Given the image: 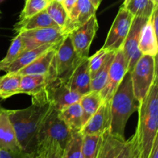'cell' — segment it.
<instances>
[{
  "label": "cell",
  "instance_id": "9",
  "mask_svg": "<svg viewBox=\"0 0 158 158\" xmlns=\"http://www.w3.org/2000/svg\"><path fill=\"white\" fill-rule=\"evenodd\" d=\"M18 34L23 41L26 50L43 45L57 43L67 35L64 29L59 26L26 30Z\"/></svg>",
  "mask_w": 158,
  "mask_h": 158
},
{
  "label": "cell",
  "instance_id": "6",
  "mask_svg": "<svg viewBox=\"0 0 158 158\" xmlns=\"http://www.w3.org/2000/svg\"><path fill=\"white\" fill-rule=\"evenodd\" d=\"M134 16L124 7H120L113 22L103 47L109 52H116L121 49L129 32Z\"/></svg>",
  "mask_w": 158,
  "mask_h": 158
},
{
  "label": "cell",
  "instance_id": "22",
  "mask_svg": "<svg viewBox=\"0 0 158 158\" xmlns=\"http://www.w3.org/2000/svg\"><path fill=\"white\" fill-rule=\"evenodd\" d=\"M139 49L143 55L157 56L158 52L157 35L154 32L149 19L140 32Z\"/></svg>",
  "mask_w": 158,
  "mask_h": 158
},
{
  "label": "cell",
  "instance_id": "21",
  "mask_svg": "<svg viewBox=\"0 0 158 158\" xmlns=\"http://www.w3.org/2000/svg\"><path fill=\"white\" fill-rule=\"evenodd\" d=\"M57 43L43 45V46H39V47L34 48V49L26 50L23 52V54L19 57H18L15 61L12 62L9 66L5 67L2 70H4L6 73H18L20 69L24 68L25 66H28L29 63L36 60L39 56L44 53L46 50L56 45Z\"/></svg>",
  "mask_w": 158,
  "mask_h": 158
},
{
  "label": "cell",
  "instance_id": "8",
  "mask_svg": "<svg viewBox=\"0 0 158 158\" xmlns=\"http://www.w3.org/2000/svg\"><path fill=\"white\" fill-rule=\"evenodd\" d=\"M98 22L96 15L86 23L69 32L73 46L80 59L88 58L92 42L98 30Z\"/></svg>",
  "mask_w": 158,
  "mask_h": 158
},
{
  "label": "cell",
  "instance_id": "28",
  "mask_svg": "<svg viewBox=\"0 0 158 158\" xmlns=\"http://www.w3.org/2000/svg\"><path fill=\"white\" fill-rule=\"evenodd\" d=\"M25 51H26V49H25L23 41L22 40L20 35L17 34V35H15V38L12 40L6 56L0 61V67L2 68V70L5 67L11 64L12 62L15 61Z\"/></svg>",
  "mask_w": 158,
  "mask_h": 158
},
{
  "label": "cell",
  "instance_id": "13",
  "mask_svg": "<svg viewBox=\"0 0 158 158\" xmlns=\"http://www.w3.org/2000/svg\"><path fill=\"white\" fill-rule=\"evenodd\" d=\"M97 10L89 0H77L75 6L68 13L65 32L68 34L74 29L86 23L93 15H96Z\"/></svg>",
  "mask_w": 158,
  "mask_h": 158
},
{
  "label": "cell",
  "instance_id": "37",
  "mask_svg": "<svg viewBox=\"0 0 158 158\" xmlns=\"http://www.w3.org/2000/svg\"><path fill=\"white\" fill-rule=\"evenodd\" d=\"M149 20L151 22L154 32L157 35L158 33V6H155L152 11V13L150 15Z\"/></svg>",
  "mask_w": 158,
  "mask_h": 158
},
{
  "label": "cell",
  "instance_id": "42",
  "mask_svg": "<svg viewBox=\"0 0 158 158\" xmlns=\"http://www.w3.org/2000/svg\"><path fill=\"white\" fill-rule=\"evenodd\" d=\"M150 1L152 2V4L154 5V6H158V0H150Z\"/></svg>",
  "mask_w": 158,
  "mask_h": 158
},
{
  "label": "cell",
  "instance_id": "34",
  "mask_svg": "<svg viewBox=\"0 0 158 158\" xmlns=\"http://www.w3.org/2000/svg\"><path fill=\"white\" fill-rule=\"evenodd\" d=\"M109 52V51L106 50L103 48H101L100 50L97 51L92 56L88 57L91 79L95 75L96 73L99 70V69L101 67L102 65L103 64V63L106 60Z\"/></svg>",
  "mask_w": 158,
  "mask_h": 158
},
{
  "label": "cell",
  "instance_id": "46",
  "mask_svg": "<svg viewBox=\"0 0 158 158\" xmlns=\"http://www.w3.org/2000/svg\"><path fill=\"white\" fill-rule=\"evenodd\" d=\"M50 1H52V0H50Z\"/></svg>",
  "mask_w": 158,
  "mask_h": 158
},
{
  "label": "cell",
  "instance_id": "24",
  "mask_svg": "<svg viewBox=\"0 0 158 158\" xmlns=\"http://www.w3.org/2000/svg\"><path fill=\"white\" fill-rule=\"evenodd\" d=\"M103 102L100 92L90 91L80 98V103L82 109V123L83 126L94 115Z\"/></svg>",
  "mask_w": 158,
  "mask_h": 158
},
{
  "label": "cell",
  "instance_id": "11",
  "mask_svg": "<svg viewBox=\"0 0 158 158\" xmlns=\"http://www.w3.org/2000/svg\"><path fill=\"white\" fill-rule=\"evenodd\" d=\"M127 72V63L122 49L116 51L115 56L110 65L107 80L100 94L103 101H110L117 91L119 85Z\"/></svg>",
  "mask_w": 158,
  "mask_h": 158
},
{
  "label": "cell",
  "instance_id": "30",
  "mask_svg": "<svg viewBox=\"0 0 158 158\" xmlns=\"http://www.w3.org/2000/svg\"><path fill=\"white\" fill-rule=\"evenodd\" d=\"M154 7L150 0H131L126 9L134 17L149 18Z\"/></svg>",
  "mask_w": 158,
  "mask_h": 158
},
{
  "label": "cell",
  "instance_id": "31",
  "mask_svg": "<svg viewBox=\"0 0 158 158\" xmlns=\"http://www.w3.org/2000/svg\"><path fill=\"white\" fill-rule=\"evenodd\" d=\"M46 11L57 26L64 29L68 19V13L62 3L52 0L46 7Z\"/></svg>",
  "mask_w": 158,
  "mask_h": 158
},
{
  "label": "cell",
  "instance_id": "40",
  "mask_svg": "<svg viewBox=\"0 0 158 158\" xmlns=\"http://www.w3.org/2000/svg\"><path fill=\"white\" fill-rule=\"evenodd\" d=\"M89 2H90L91 3H92L93 5H94V7L96 8V9H98L99 6H100V3H101V2L103 1V0H89Z\"/></svg>",
  "mask_w": 158,
  "mask_h": 158
},
{
  "label": "cell",
  "instance_id": "26",
  "mask_svg": "<svg viewBox=\"0 0 158 158\" xmlns=\"http://www.w3.org/2000/svg\"><path fill=\"white\" fill-rule=\"evenodd\" d=\"M21 75L19 73H6L0 77V98H9L19 94Z\"/></svg>",
  "mask_w": 158,
  "mask_h": 158
},
{
  "label": "cell",
  "instance_id": "45",
  "mask_svg": "<svg viewBox=\"0 0 158 158\" xmlns=\"http://www.w3.org/2000/svg\"><path fill=\"white\" fill-rule=\"evenodd\" d=\"M2 70V68L1 67H0V71H1Z\"/></svg>",
  "mask_w": 158,
  "mask_h": 158
},
{
  "label": "cell",
  "instance_id": "5",
  "mask_svg": "<svg viewBox=\"0 0 158 158\" xmlns=\"http://www.w3.org/2000/svg\"><path fill=\"white\" fill-rule=\"evenodd\" d=\"M73 131L60 118L58 110L51 104L37 136V143L43 140H55L64 149L72 136Z\"/></svg>",
  "mask_w": 158,
  "mask_h": 158
},
{
  "label": "cell",
  "instance_id": "43",
  "mask_svg": "<svg viewBox=\"0 0 158 158\" xmlns=\"http://www.w3.org/2000/svg\"><path fill=\"white\" fill-rule=\"evenodd\" d=\"M55 1H56V2H60V3H63V0H55Z\"/></svg>",
  "mask_w": 158,
  "mask_h": 158
},
{
  "label": "cell",
  "instance_id": "15",
  "mask_svg": "<svg viewBox=\"0 0 158 158\" xmlns=\"http://www.w3.org/2000/svg\"><path fill=\"white\" fill-rule=\"evenodd\" d=\"M91 77L88 58L82 59L67 81V85L72 90L84 95L91 91Z\"/></svg>",
  "mask_w": 158,
  "mask_h": 158
},
{
  "label": "cell",
  "instance_id": "20",
  "mask_svg": "<svg viewBox=\"0 0 158 158\" xmlns=\"http://www.w3.org/2000/svg\"><path fill=\"white\" fill-rule=\"evenodd\" d=\"M54 26H58L49 17L47 12L45 9L29 18L19 20V22H17L14 26V30L17 33H19L23 31L42 29V28L54 27Z\"/></svg>",
  "mask_w": 158,
  "mask_h": 158
},
{
  "label": "cell",
  "instance_id": "38",
  "mask_svg": "<svg viewBox=\"0 0 158 158\" xmlns=\"http://www.w3.org/2000/svg\"><path fill=\"white\" fill-rule=\"evenodd\" d=\"M77 2V0H63L62 5L63 6L64 9H66L67 13H69V12L71 11V9H73V7L75 6Z\"/></svg>",
  "mask_w": 158,
  "mask_h": 158
},
{
  "label": "cell",
  "instance_id": "12",
  "mask_svg": "<svg viewBox=\"0 0 158 158\" xmlns=\"http://www.w3.org/2000/svg\"><path fill=\"white\" fill-rule=\"evenodd\" d=\"M110 100L103 101L95 114L86 122L80 132L83 135H102L110 130Z\"/></svg>",
  "mask_w": 158,
  "mask_h": 158
},
{
  "label": "cell",
  "instance_id": "18",
  "mask_svg": "<svg viewBox=\"0 0 158 158\" xmlns=\"http://www.w3.org/2000/svg\"><path fill=\"white\" fill-rule=\"evenodd\" d=\"M126 140L106 131L101 135L100 147L96 158H117Z\"/></svg>",
  "mask_w": 158,
  "mask_h": 158
},
{
  "label": "cell",
  "instance_id": "16",
  "mask_svg": "<svg viewBox=\"0 0 158 158\" xmlns=\"http://www.w3.org/2000/svg\"><path fill=\"white\" fill-rule=\"evenodd\" d=\"M60 43L46 50L44 53L42 54L33 62L29 63L28 66L20 69L18 72L19 73L21 76L29 75V74H35V75L48 74V73L50 70L51 66H52L54 56H55L56 52L57 47H58Z\"/></svg>",
  "mask_w": 158,
  "mask_h": 158
},
{
  "label": "cell",
  "instance_id": "35",
  "mask_svg": "<svg viewBox=\"0 0 158 158\" xmlns=\"http://www.w3.org/2000/svg\"><path fill=\"white\" fill-rule=\"evenodd\" d=\"M117 158H139L138 147L136 135H133L125 141L124 145Z\"/></svg>",
  "mask_w": 158,
  "mask_h": 158
},
{
  "label": "cell",
  "instance_id": "17",
  "mask_svg": "<svg viewBox=\"0 0 158 158\" xmlns=\"http://www.w3.org/2000/svg\"><path fill=\"white\" fill-rule=\"evenodd\" d=\"M47 80V75L29 74L21 76L19 94H27L32 98L45 95Z\"/></svg>",
  "mask_w": 158,
  "mask_h": 158
},
{
  "label": "cell",
  "instance_id": "19",
  "mask_svg": "<svg viewBox=\"0 0 158 158\" xmlns=\"http://www.w3.org/2000/svg\"><path fill=\"white\" fill-rule=\"evenodd\" d=\"M0 148L9 151H22L13 127L4 110H0Z\"/></svg>",
  "mask_w": 158,
  "mask_h": 158
},
{
  "label": "cell",
  "instance_id": "32",
  "mask_svg": "<svg viewBox=\"0 0 158 158\" xmlns=\"http://www.w3.org/2000/svg\"><path fill=\"white\" fill-rule=\"evenodd\" d=\"M101 135H83V158H96L100 143Z\"/></svg>",
  "mask_w": 158,
  "mask_h": 158
},
{
  "label": "cell",
  "instance_id": "44",
  "mask_svg": "<svg viewBox=\"0 0 158 158\" xmlns=\"http://www.w3.org/2000/svg\"><path fill=\"white\" fill-rule=\"evenodd\" d=\"M3 1H4V0H0V3H2V2Z\"/></svg>",
  "mask_w": 158,
  "mask_h": 158
},
{
  "label": "cell",
  "instance_id": "4",
  "mask_svg": "<svg viewBox=\"0 0 158 158\" xmlns=\"http://www.w3.org/2000/svg\"><path fill=\"white\" fill-rule=\"evenodd\" d=\"M81 60L77 56L70 37L67 34L59 44L51 69L46 75L50 78H56L67 83Z\"/></svg>",
  "mask_w": 158,
  "mask_h": 158
},
{
  "label": "cell",
  "instance_id": "36",
  "mask_svg": "<svg viewBox=\"0 0 158 158\" xmlns=\"http://www.w3.org/2000/svg\"><path fill=\"white\" fill-rule=\"evenodd\" d=\"M0 158H31V157L30 154L23 151H9L0 148Z\"/></svg>",
  "mask_w": 158,
  "mask_h": 158
},
{
  "label": "cell",
  "instance_id": "25",
  "mask_svg": "<svg viewBox=\"0 0 158 158\" xmlns=\"http://www.w3.org/2000/svg\"><path fill=\"white\" fill-rule=\"evenodd\" d=\"M63 149L55 140H43L37 143L31 158H63Z\"/></svg>",
  "mask_w": 158,
  "mask_h": 158
},
{
  "label": "cell",
  "instance_id": "7",
  "mask_svg": "<svg viewBox=\"0 0 158 158\" xmlns=\"http://www.w3.org/2000/svg\"><path fill=\"white\" fill-rule=\"evenodd\" d=\"M47 84L45 89L48 101L58 111L66 106L80 101L82 95L72 90L66 82L61 81L56 78L47 77Z\"/></svg>",
  "mask_w": 158,
  "mask_h": 158
},
{
  "label": "cell",
  "instance_id": "3",
  "mask_svg": "<svg viewBox=\"0 0 158 158\" xmlns=\"http://www.w3.org/2000/svg\"><path fill=\"white\" fill-rule=\"evenodd\" d=\"M157 56L142 55L131 73L134 96L140 103L157 78Z\"/></svg>",
  "mask_w": 158,
  "mask_h": 158
},
{
  "label": "cell",
  "instance_id": "23",
  "mask_svg": "<svg viewBox=\"0 0 158 158\" xmlns=\"http://www.w3.org/2000/svg\"><path fill=\"white\" fill-rule=\"evenodd\" d=\"M59 117L73 132H80L82 129V109L79 102L66 106L58 111Z\"/></svg>",
  "mask_w": 158,
  "mask_h": 158
},
{
  "label": "cell",
  "instance_id": "39",
  "mask_svg": "<svg viewBox=\"0 0 158 158\" xmlns=\"http://www.w3.org/2000/svg\"><path fill=\"white\" fill-rule=\"evenodd\" d=\"M149 158H158V136L156 137L155 140H154V145H153Z\"/></svg>",
  "mask_w": 158,
  "mask_h": 158
},
{
  "label": "cell",
  "instance_id": "41",
  "mask_svg": "<svg viewBox=\"0 0 158 158\" xmlns=\"http://www.w3.org/2000/svg\"><path fill=\"white\" fill-rule=\"evenodd\" d=\"M130 1H131V0H124V2H123V5H122V7L126 8L127 6V5H128V3L130 2Z\"/></svg>",
  "mask_w": 158,
  "mask_h": 158
},
{
  "label": "cell",
  "instance_id": "1",
  "mask_svg": "<svg viewBox=\"0 0 158 158\" xmlns=\"http://www.w3.org/2000/svg\"><path fill=\"white\" fill-rule=\"evenodd\" d=\"M138 123L135 135L139 158H149L157 137L158 84L157 78L151 86L148 95L138 104Z\"/></svg>",
  "mask_w": 158,
  "mask_h": 158
},
{
  "label": "cell",
  "instance_id": "2",
  "mask_svg": "<svg viewBox=\"0 0 158 158\" xmlns=\"http://www.w3.org/2000/svg\"><path fill=\"white\" fill-rule=\"evenodd\" d=\"M133 90L131 73L127 72L110 100L111 121L109 131L125 140V127L130 117L138 109Z\"/></svg>",
  "mask_w": 158,
  "mask_h": 158
},
{
  "label": "cell",
  "instance_id": "14",
  "mask_svg": "<svg viewBox=\"0 0 158 158\" xmlns=\"http://www.w3.org/2000/svg\"><path fill=\"white\" fill-rule=\"evenodd\" d=\"M16 136L17 141L22 151L29 154V141L26 131L28 107L21 110H4Z\"/></svg>",
  "mask_w": 158,
  "mask_h": 158
},
{
  "label": "cell",
  "instance_id": "10",
  "mask_svg": "<svg viewBox=\"0 0 158 158\" xmlns=\"http://www.w3.org/2000/svg\"><path fill=\"white\" fill-rule=\"evenodd\" d=\"M149 18L134 17L129 32L125 39L121 49L127 63V72L131 73L134 66L143 54L139 49L140 32Z\"/></svg>",
  "mask_w": 158,
  "mask_h": 158
},
{
  "label": "cell",
  "instance_id": "27",
  "mask_svg": "<svg viewBox=\"0 0 158 158\" xmlns=\"http://www.w3.org/2000/svg\"><path fill=\"white\" fill-rule=\"evenodd\" d=\"M115 54L116 52H110L103 64L96 73L95 75L92 77L90 83L91 91L100 92V90L104 87L106 80H107L110 65L114 60Z\"/></svg>",
  "mask_w": 158,
  "mask_h": 158
},
{
  "label": "cell",
  "instance_id": "33",
  "mask_svg": "<svg viewBox=\"0 0 158 158\" xmlns=\"http://www.w3.org/2000/svg\"><path fill=\"white\" fill-rule=\"evenodd\" d=\"M50 2V0H26L24 8L19 15V19L29 18L45 10Z\"/></svg>",
  "mask_w": 158,
  "mask_h": 158
},
{
  "label": "cell",
  "instance_id": "29",
  "mask_svg": "<svg viewBox=\"0 0 158 158\" xmlns=\"http://www.w3.org/2000/svg\"><path fill=\"white\" fill-rule=\"evenodd\" d=\"M83 134L80 132H73L70 139L63 149V158H83L82 154Z\"/></svg>",
  "mask_w": 158,
  "mask_h": 158
}]
</instances>
